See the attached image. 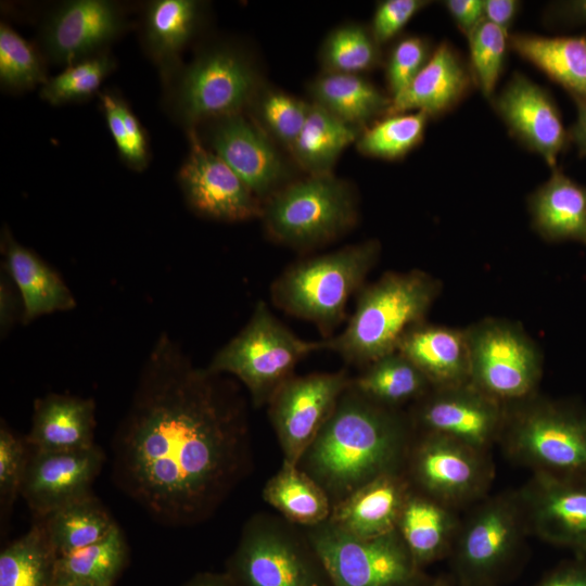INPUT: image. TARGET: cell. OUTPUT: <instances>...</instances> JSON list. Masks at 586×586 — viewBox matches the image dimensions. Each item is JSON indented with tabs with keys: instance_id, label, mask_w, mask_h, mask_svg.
<instances>
[{
	"instance_id": "obj_38",
	"label": "cell",
	"mask_w": 586,
	"mask_h": 586,
	"mask_svg": "<svg viewBox=\"0 0 586 586\" xmlns=\"http://www.w3.org/2000/svg\"><path fill=\"white\" fill-rule=\"evenodd\" d=\"M380 47L370 27L345 23L327 35L319 51V61L324 73L361 75L381 63Z\"/></svg>"
},
{
	"instance_id": "obj_56",
	"label": "cell",
	"mask_w": 586,
	"mask_h": 586,
	"mask_svg": "<svg viewBox=\"0 0 586 586\" xmlns=\"http://www.w3.org/2000/svg\"><path fill=\"white\" fill-rule=\"evenodd\" d=\"M54 586H78V585H54Z\"/></svg>"
},
{
	"instance_id": "obj_41",
	"label": "cell",
	"mask_w": 586,
	"mask_h": 586,
	"mask_svg": "<svg viewBox=\"0 0 586 586\" xmlns=\"http://www.w3.org/2000/svg\"><path fill=\"white\" fill-rule=\"evenodd\" d=\"M114 67L115 61L106 51L65 66L40 87V98L52 105L85 101L99 91Z\"/></svg>"
},
{
	"instance_id": "obj_39",
	"label": "cell",
	"mask_w": 586,
	"mask_h": 586,
	"mask_svg": "<svg viewBox=\"0 0 586 586\" xmlns=\"http://www.w3.org/2000/svg\"><path fill=\"white\" fill-rule=\"evenodd\" d=\"M309 109L310 102L263 84L246 111L276 143L291 152Z\"/></svg>"
},
{
	"instance_id": "obj_54",
	"label": "cell",
	"mask_w": 586,
	"mask_h": 586,
	"mask_svg": "<svg viewBox=\"0 0 586 586\" xmlns=\"http://www.w3.org/2000/svg\"><path fill=\"white\" fill-rule=\"evenodd\" d=\"M183 586H239L234 579L225 572H200L192 576Z\"/></svg>"
},
{
	"instance_id": "obj_37",
	"label": "cell",
	"mask_w": 586,
	"mask_h": 586,
	"mask_svg": "<svg viewBox=\"0 0 586 586\" xmlns=\"http://www.w3.org/2000/svg\"><path fill=\"white\" fill-rule=\"evenodd\" d=\"M58 555H65L109 536L118 526L102 501L90 494L42 519Z\"/></svg>"
},
{
	"instance_id": "obj_50",
	"label": "cell",
	"mask_w": 586,
	"mask_h": 586,
	"mask_svg": "<svg viewBox=\"0 0 586 586\" xmlns=\"http://www.w3.org/2000/svg\"><path fill=\"white\" fill-rule=\"evenodd\" d=\"M536 586H586V562L578 560L560 565Z\"/></svg>"
},
{
	"instance_id": "obj_26",
	"label": "cell",
	"mask_w": 586,
	"mask_h": 586,
	"mask_svg": "<svg viewBox=\"0 0 586 586\" xmlns=\"http://www.w3.org/2000/svg\"><path fill=\"white\" fill-rule=\"evenodd\" d=\"M397 352L420 370L433 388L470 383L464 329L421 322L403 335Z\"/></svg>"
},
{
	"instance_id": "obj_49",
	"label": "cell",
	"mask_w": 586,
	"mask_h": 586,
	"mask_svg": "<svg viewBox=\"0 0 586 586\" xmlns=\"http://www.w3.org/2000/svg\"><path fill=\"white\" fill-rule=\"evenodd\" d=\"M444 5L459 29L466 35L484 18L483 1L481 0H447Z\"/></svg>"
},
{
	"instance_id": "obj_36",
	"label": "cell",
	"mask_w": 586,
	"mask_h": 586,
	"mask_svg": "<svg viewBox=\"0 0 586 586\" xmlns=\"http://www.w3.org/2000/svg\"><path fill=\"white\" fill-rule=\"evenodd\" d=\"M56 559L44 521L35 519L1 550L0 586H53Z\"/></svg>"
},
{
	"instance_id": "obj_7",
	"label": "cell",
	"mask_w": 586,
	"mask_h": 586,
	"mask_svg": "<svg viewBox=\"0 0 586 586\" xmlns=\"http://www.w3.org/2000/svg\"><path fill=\"white\" fill-rule=\"evenodd\" d=\"M326 348L324 339L298 337L259 301L247 323L214 355L206 368L234 378L246 388L252 405L260 408L294 375L301 360Z\"/></svg>"
},
{
	"instance_id": "obj_6",
	"label": "cell",
	"mask_w": 586,
	"mask_h": 586,
	"mask_svg": "<svg viewBox=\"0 0 586 586\" xmlns=\"http://www.w3.org/2000/svg\"><path fill=\"white\" fill-rule=\"evenodd\" d=\"M500 434L510 455L534 474L586 475V411L537 397L505 404Z\"/></svg>"
},
{
	"instance_id": "obj_47",
	"label": "cell",
	"mask_w": 586,
	"mask_h": 586,
	"mask_svg": "<svg viewBox=\"0 0 586 586\" xmlns=\"http://www.w3.org/2000/svg\"><path fill=\"white\" fill-rule=\"evenodd\" d=\"M429 3L424 0H385L380 2L370 25L375 41L380 46L390 41Z\"/></svg>"
},
{
	"instance_id": "obj_32",
	"label": "cell",
	"mask_w": 586,
	"mask_h": 586,
	"mask_svg": "<svg viewBox=\"0 0 586 586\" xmlns=\"http://www.w3.org/2000/svg\"><path fill=\"white\" fill-rule=\"evenodd\" d=\"M263 499L288 522L306 528L328 521L332 502L323 488L298 466L282 462L265 483Z\"/></svg>"
},
{
	"instance_id": "obj_27",
	"label": "cell",
	"mask_w": 586,
	"mask_h": 586,
	"mask_svg": "<svg viewBox=\"0 0 586 586\" xmlns=\"http://www.w3.org/2000/svg\"><path fill=\"white\" fill-rule=\"evenodd\" d=\"M533 227L546 241L586 245V186L553 167L549 179L528 196Z\"/></svg>"
},
{
	"instance_id": "obj_3",
	"label": "cell",
	"mask_w": 586,
	"mask_h": 586,
	"mask_svg": "<svg viewBox=\"0 0 586 586\" xmlns=\"http://www.w3.org/2000/svg\"><path fill=\"white\" fill-rule=\"evenodd\" d=\"M442 286L437 278L421 269L383 273L358 292L345 329L324 339L326 349L362 368L396 352L403 335L425 321Z\"/></svg>"
},
{
	"instance_id": "obj_10",
	"label": "cell",
	"mask_w": 586,
	"mask_h": 586,
	"mask_svg": "<svg viewBox=\"0 0 586 586\" xmlns=\"http://www.w3.org/2000/svg\"><path fill=\"white\" fill-rule=\"evenodd\" d=\"M304 530L333 586H421L431 579L417 565L397 530L362 538L329 520Z\"/></svg>"
},
{
	"instance_id": "obj_8",
	"label": "cell",
	"mask_w": 586,
	"mask_h": 586,
	"mask_svg": "<svg viewBox=\"0 0 586 586\" xmlns=\"http://www.w3.org/2000/svg\"><path fill=\"white\" fill-rule=\"evenodd\" d=\"M260 219L273 241L308 250L342 237L356 225L357 195L333 174L307 175L266 200Z\"/></svg>"
},
{
	"instance_id": "obj_31",
	"label": "cell",
	"mask_w": 586,
	"mask_h": 586,
	"mask_svg": "<svg viewBox=\"0 0 586 586\" xmlns=\"http://www.w3.org/2000/svg\"><path fill=\"white\" fill-rule=\"evenodd\" d=\"M509 47L560 85L574 102L586 101V35L513 34Z\"/></svg>"
},
{
	"instance_id": "obj_22",
	"label": "cell",
	"mask_w": 586,
	"mask_h": 586,
	"mask_svg": "<svg viewBox=\"0 0 586 586\" xmlns=\"http://www.w3.org/2000/svg\"><path fill=\"white\" fill-rule=\"evenodd\" d=\"M473 84L471 68L450 43L443 41L411 84L392 98L386 115L416 111L438 116L457 105Z\"/></svg>"
},
{
	"instance_id": "obj_46",
	"label": "cell",
	"mask_w": 586,
	"mask_h": 586,
	"mask_svg": "<svg viewBox=\"0 0 586 586\" xmlns=\"http://www.w3.org/2000/svg\"><path fill=\"white\" fill-rule=\"evenodd\" d=\"M431 54L428 40L418 36L404 37L393 46L385 64V78L391 98L399 94L411 84Z\"/></svg>"
},
{
	"instance_id": "obj_4",
	"label": "cell",
	"mask_w": 586,
	"mask_h": 586,
	"mask_svg": "<svg viewBox=\"0 0 586 586\" xmlns=\"http://www.w3.org/2000/svg\"><path fill=\"white\" fill-rule=\"evenodd\" d=\"M380 254V242L371 239L298 260L272 282L271 301L284 313L314 323L324 339L332 337L346 317L349 298L365 286Z\"/></svg>"
},
{
	"instance_id": "obj_20",
	"label": "cell",
	"mask_w": 586,
	"mask_h": 586,
	"mask_svg": "<svg viewBox=\"0 0 586 586\" xmlns=\"http://www.w3.org/2000/svg\"><path fill=\"white\" fill-rule=\"evenodd\" d=\"M518 495L527 528L548 543L586 552V475L534 474Z\"/></svg>"
},
{
	"instance_id": "obj_48",
	"label": "cell",
	"mask_w": 586,
	"mask_h": 586,
	"mask_svg": "<svg viewBox=\"0 0 586 586\" xmlns=\"http://www.w3.org/2000/svg\"><path fill=\"white\" fill-rule=\"evenodd\" d=\"M17 318L20 320L22 318L21 297L12 280L4 271L0 284V326L2 335L9 332Z\"/></svg>"
},
{
	"instance_id": "obj_28",
	"label": "cell",
	"mask_w": 586,
	"mask_h": 586,
	"mask_svg": "<svg viewBox=\"0 0 586 586\" xmlns=\"http://www.w3.org/2000/svg\"><path fill=\"white\" fill-rule=\"evenodd\" d=\"M203 16L204 3L195 0H154L146 5L143 44L164 76H170L180 66V53L200 30Z\"/></svg>"
},
{
	"instance_id": "obj_17",
	"label": "cell",
	"mask_w": 586,
	"mask_h": 586,
	"mask_svg": "<svg viewBox=\"0 0 586 586\" xmlns=\"http://www.w3.org/2000/svg\"><path fill=\"white\" fill-rule=\"evenodd\" d=\"M205 145L264 203L291 181L277 143L244 113L208 122Z\"/></svg>"
},
{
	"instance_id": "obj_51",
	"label": "cell",
	"mask_w": 586,
	"mask_h": 586,
	"mask_svg": "<svg viewBox=\"0 0 586 586\" xmlns=\"http://www.w3.org/2000/svg\"><path fill=\"white\" fill-rule=\"evenodd\" d=\"M520 2L515 0H485L483 1L484 18L508 33Z\"/></svg>"
},
{
	"instance_id": "obj_21",
	"label": "cell",
	"mask_w": 586,
	"mask_h": 586,
	"mask_svg": "<svg viewBox=\"0 0 586 586\" xmlns=\"http://www.w3.org/2000/svg\"><path fill=\"white\" fill-rule=\"evenodd\" d=\"M494 106L510 132L551 167L571 142L560 111L547 90L514 74L494 98Z\"/></svg>"
},
{
	"instance_id": "obj_15",
	"label": "cell",
	"mask_w": 586,
	"mask_h": 586,
	"mask_svg": "<svg viewBox=\"0 0 586 586\" xmlns=\"http://www.w3.org/2000/svg\"><path fill=\"white\" fill-rule=\"evenodd\" d=\"M505 404L471 383L431 388L409 413L417 433L446 436L480 451L500 437Z\"/></svg>"
},
{
	"instance_id": "obj_53",
	"label": "cell",
	"mask_w": 586,
	"mask_h": 586,
	"mask_svg": "<svg viewBox=\"0 0 586 586\" xmlns=\"http://www.w3.org/2000/svg\"><path fill=\"white\" fill-rule=\"evenodd\" d=\"M577 107V118L569 129L570 140L578 152V156H586V101L575 102Z\"/></svg>"
},
{
	"instance_id": "obj_42",
	"label": "cell",
	"mask_w": 586,
	"mask_h": 586,
	"mask_svg": "<svg viewBox=\"0 0 586 586\" xmlns=\"http://www.w3.org/2000/svg\"><path fill=\"white\" fill-rule=\"evenodd\" d=\"M49 78L43 58L29 41L11 26L0 24V84L10 91L42 86Z\"/></svg>"
},
{
	"instance_id": "obj_18",
	"label": "cell",
	"mask_w": 586,
	"mask_h": 586,
	"mask_svg": "<svg viewBox=\"0 0 586 586\" xmlns=\"http://www.w3.org/2000/svg\"><path fill=\"white\" fill-rule=\"evenodd\" d=\"M120 4L110 0H69L56 5L46 18L41 47L48 60L68 66L105 52L126 29Z\"/></svg>"
},
{
	"instance_id": "obj_40",
	"label": "cell",
	"mask_w": 586,
	"mask_h": 586,
	"mask_svg": "<svg viewBox=\"0 0 586 586\" xmlns=\"http://www.w3.org/2000/svg\"><path fill=\"white\" fill-rule=\"evenodd\" d=\"M429 118L424 112L386 115L361 130L357 150L377 158H402L423 140Z\"/></svg>"
},
{
	"instance_id": "obj_24",
	"label": "cell",
	"mask_w": 586,
	"mask_h": 586,
	"mask_svg": "<svg viewBox=\"0 0 586 586\" xmlns=\"http://www.w3.org/2000/svg\"><path fill=\"white\" fill-rule=\"evenodd\" d=\"M411 489L404 470L385 473L333 506L329 521L357 537L388 534L396 530Z\"/></svg>"
},
{
	"instance_id": "obj_12",
	"label": "cell",
	"mask_w": 586,
	"mask_h": 586,
	"mask_svg": "<svg viewBox=\"0 0 586 586\" xmlns=\"http://www.w3.org/2000/svg\"><path fill=\"white\" fill-rule=\"evenodd\" d=\"M527 528L519 495L498 496L481 505L458 530L451 552L458 586H495L517 555Z\"/></svg>"
},
{
	"instance_id": "obj_1",
	"label": "cell",
	"mask_w": 586,
	"mask_h": 586,
	"mask_svg": "<svg viewBox=\"0 0 586 586\" xmlns=\"http://www.w3.org/2000/svg\"><path fill=\"white\" fill-rule=\"evenodd\" d=\"M111 449L114 484L153 520L201 524L253 468L246 399L235 380L196 367L162 333Z\"/></svg>"
},
{
	"instance_id": "obj_55",
	"label": "cell",
	"mask_w": 586,
	"mask_h": 586,
	"mask_svg": "<svg viewBox=\"0 0 586 586\" xmlns=\"http://www.w3.org/2000/svg\"><path fill=\"white\" fill-rule=\"evenodd\" d=\"M455 581L453 576L440 575L434 578H431L428 583L421 586H455Z\"/></svg>"
},
{
	"instance_id": "obj_33",
	"label": "cell",
	"mask_w": 586,
	"mask_h": 586,
	"mask_svg": "<svg viewBox=\"0 0 586 586\" xmlns=\"http://www.w3.org/2000/svg\"><path fill=\"white\" fill-rule=\"evenodd\" d=\"M361 130L310 102V109L291 154L307 175L332 174L342 152Z\"/></svg>"
},
{
	"instance_id": "obj_35",
	"label": "cell",
	"mask_w": 586,
	"mask_h": 586,
	"mask_svg": "<svg viewBox=\"0 0 586 586\" xmlns=\"http://www.w3.org/2000/svg\"><path fill=\"white\" fill-rule=\"evenodd\" d=\"M352 386L365 397L392 408L417 402L432 388L420 370L397 351L366 366L352 378Z\"/></svg>"
},
{
	"instance_id": "obj_11",
	"label": "cell",
	"mask_w": 586,
	"mask_h": 586,
	"mask_svg": "<svg viewBox=\"0 0 586 586\" xmlns=\"http://www.w3.org/2000/svg\"><path fill=\"white\" fill-rule=\"evenodd\" d=\"M464 332L471 384L502 404L535 394L543 374V354L519 323L484 318Z\"/></svg>"
},
{
	"instance_id": "obj_13",
	"label": "cell",
	"mask_w": 586,
	"mask_h": 586,
	"mask_svg": "<svg viewBox=\"0 0 586 586\" xmlns=\"http://www.w3.org/2000/svg\"><path fill=\"white\" fill-rule=\"evenodd\" d=\"M346 370L293 375L267 404L284 463L297 466L351 385Z\"/></svg>"
},
{
	"instance_id": "obj_25",
	"label": "cell",
	"mask_w": 586,
	"mask_h": 586,
	"mask_svg": "<svg viewBox=\"0 0 586 586\" xmlns=\"http://www.w3.org/2000/svg\"><path fill=\"white\" fill-rule=\"evenodd\" d=\"M95 425L92 398L49 393L35 399L30 428L25 436L36 450H81L95 445Z\"/></svg>"
},
{
	"instance_id": "obj_43",
	"label": "cell",
	"mask_w": 586,
	"mask_h": 586,
	"mask_svg": "<svg viewBox=\"0 0 586 586\" xmlns=\"http://www.w3.org/2000/svg\"><path fill=\"white\" fill-rule=\"evenodd\" d=\"M107 129L120 158L133 170H143L149 163L145 132L127 102L114 92L99 93Z\"/></svg>"
},
{
	"instance_id": "obj_44",
	"label": "cell",
	"mask_w": 586,
	"mask_h": 586,
	"mask_svg": "<svg viewBox=\"0 0 586 586\" xmlns=\"http://www.w3.org/2000/svg\"><path fill=\"white\" fill-rule=\"evenodd\" d=\"M467 37L474 82L492 99L505 64L508 33L483 18Z\"/></svg>"
},
{
	"instance_id": "obj_29",
	"label": "cell",
	"mask_w": 586,
	"mask_h": 586,
	"mask_svg": "<svg viewBox=\"0 0 586 586\" xmlns=\"http://www.w3.org/2000/svg\"><path fill=\"white\" fill-rule=\"evenodd\" d=\"M396 530L417 565L423 570L448 553L458 526L449 506L412 488Z\"/></svg>"
},
{
	"instance_id": "obj_2",
	"label": "cell",
	"mask_w": 586,
	"mask_h": 586,
	"mask_svg": "<svg viewBox=\"0 0 586 586\" xmlns=\"http://www.w3.org/2000/svg\"><path fill=\"white\" fill-rule=\"evenodd\" d=\"M415 435L409 415L365 397L351 382L297 466L333 507L372 480L404 470Z\"/></svg>"
},
{
	"instance_id": "obj_5",
	"label": "cell",
	"mask_w": 586,
	"mask_h": 586,
	"mask_svg": "<svg viewBox=\"0 0 586 586\" xmlns=\"http://www.w3.org/2000/svg\"><path fill=\"white\" fill-rule=\"evenodd\" d=\"M167 78L169 111L187 130L244 113L264 84L252 58L226 42L202 49Z\"/></svg>"
},
{
	"instance_id": "obj_52",
	"label": "cell",
	"mask_w": 586,
	"mask_h": 586,
	"mask_svg": "<svg viewBox=\"0 0 586 586\" xmlns=\"http://www.w3.org/2000/svg\"><path fill=\"white\" fill-rule=\"evenodd\" d=\"M551 15L570 25L586 23V0L557 2L552 5Z\"/></svg>"
},
{
	"instance_id": "obj_19",
	"label": "cell",
	"mask_w": 586,
	"mask_h": 586,
	"mask_svg": "<svg viewBox=\"0 0 586 586\" xmlns=\"http://www.w3.org/2000/svg\"><path fill=\"white\" fill-rule=\"evenodd\" d=\"M106 456L94 445L74 451H43L31 448L21 497L34 520L92 493Z\"/></svg>"
},
{
	"instance_id": "obj_45",
	"label": "cell",
	"mask_w": 586,
	"mask_h": 586,
	"mask_svg": "<svg viewBox=\"0 0 586 586\" xmlns=\"http://www.w3.org/2000/svg\"><path fill=\"white\" fill-rule=\"evenodd\" d=\"M31 448L26 436L13 431L5 421L0 424V519L5 527L12 508L21 496Z\"/></svg>"
},
{
	"instance_id": "obj_30",
	"label": "cell",
	"mask_w": 586,
	"mask_h": 586,
	"mask_svg": "<svg viewBox=\"0 0 586 586\" xmlns=\"http://www.w3.org/2000/svg\"><path fill=\"white\" fill-rule=\"evenodd\" d=\"M310 102L360 130L386 116L392 98L358 74L322 73L307 88Z\"/></svg>"
},
{
	"instance_id": "obj_9",
	"label": "cell",
	"mask_w": 586,
	"mask_h": 586,
	"mask_svg": "<svg viewBox=\"0 0 586 586\" xmlns=\"http://www.w3.org/2000/svg\"><path fill=\"white\" fill-rule=\"evenodd\" d=\"M226 572L239 586H333L305 530L265 512L244 523Z\"/></svg>"
},
{
	"instance_id": "obj_16",
	"label": "cell",
	"mask_w": 586,
	"mask_h": 586,
	"mask_svg": "<svg viewBox=\"0 0 586 586\" xmlns=\"http://www.w3.org/2000/svg\"><path fill=\"white\" fill-rule=\"evenodd\" d=\"M188 138L189 152L178 171V182L189 207L220 221L260 218L263 202L204 144L196 128L188 129Z\"/></svg>"
},
{
	"instance_id": "obj_14",
	"label": "cell",
	"mask_w": 586,
	"mask_h": 586,
	"mask_svg": "<svg viewBox=\"0 0 586 586\" xmlns=\"http://www.w3.org/2000/svg\"><path fill=\"white\" fill-rule=\"evenodd\" d=\"M404 471L413 489L449 507L475 498L491 477L484 451L434 433L415 435Z\"/></svg>"
},
{
	"instance_id": "obj_34",
	"label": "cell",
	"mask_w": 586,
	"mask_h": 586,
	"mask_svg": "<svg viewBox=\"0 0 586 586\" xmlns=\"http://www.w3.org/2000/svg\"><path fill=\"white\" fill-rule=\"evenodd\" d=\"M128 558L126 537L117 526L101 542L59 556L53 586H114L126 568Z\"/></svg>"
},
{
	"instance_id": "obj_23",
	"label": "cell",
	"mask_w": 586,
	"mask_h": 586,
	"mask_svg": "<svg viewBox=\"0 0 586 586\" xmlns=\"http://www.w3.org/2000/svg\"><path fill=\"white\" fill-rule=\"evenodd\" d=\"M1 253L4 271L21 297L24 324L76 307V298L62 277L34 251L20 244L8 229L2 231Z\"/></svg>"
}]
</instances>
